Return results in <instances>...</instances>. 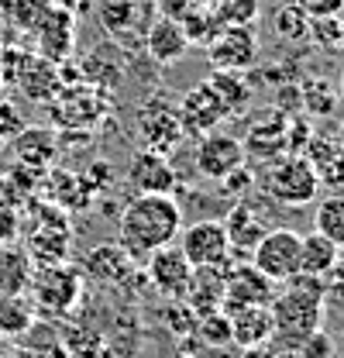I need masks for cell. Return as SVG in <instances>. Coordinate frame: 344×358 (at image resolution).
Returning <instances> with one entry per match:
<instances>
[{
    "instance_id": "6da1fadb",
    "label": "cell",
    "mask_w": 344,
    "mask_h": 358,
    "mask_svg": "<svg viewBox=\"0 0 344 358\" xmlns=\"http://www.w3.org/2000/svg\"><path fill=\"white\" fill-rule=\"evenodd\" d=\"M182 231V207L172 193H134L117 221V245L131 259H148Z\"/></svg>"
},
{
    "instance_id": "7a4b0ae2",
    "label": "cell",
    "mask_w": 344,
    "mask_h": 358,
    "mask_svg": "<svg viewBox=\"0 0 344 358\" xmlns=\"http://www.w3.org/2000/svg\"><path fill=\"white\" fill-rule=\"evenodd\" d=\"M324 300H327V282L320 275L296 272L293 279H286L282 293H275L272 303H268L275 334L282 341L296 345L303 338H310L313 331H320V324H324Z\"/></svg>"
},
{
    "instance_id": "3957f363",
    "label": "cell",
    "mask_w": 344,
    "mask_h": 358,
    "mask_svg": "<svg viewBox=\"0 0 344 358\" xmlns=\"http://www.w3.org/2000/svg\"><path fill=\"white\" fill-rule=\"evenodd\" d=\"M261 189H265V196H272L282 207H306L320 196V176L306 155L286 152V155L265 162Z\"/></svg>"
},
{
    "instance_id": "277c9868",
    "label": "cell",
    "mask_w": 344,
    "mask_h": 358,
    "mask_svg": "<svg viewBox=\"0 0 344 358\" xmlns=\"http://www.w3.org/2000/svg\"><path fill=\"white\" fill-rule=\"evenodd\" d=\"M28 289H31L35 310H42L45 317H66L83 296V272L66 262L38 266Z\"/></svg>"
},
{
    "instance_id": "5b68a950",
    "label": "cell",
    "mask_w": 344,
    "mask_h": 358,
    "mask_svg": "<svg viewBox=\"0 0 344 358\" xmlns=\"http://www.w3.org/2000/svg\"><path fill=\"white\" fill-rule=\"evenodd\" d=\"M300 248L303 234L289 231V227H268L265 238L255 245V252L248 255V262L265 272L275 286H282L286 279H293L300 272Z\"/></svg>"
},
{
    "instance_id": "8992f818",
    "label": "cell",
    "mask_w": 344,
    "mask_h": 358,
    "mask_svg": "<svg viewBox=\"0 0 344 358\" xmlns=\"http://www.w3.org/2000/svg\"><path fill=\"white\" fill-rule=\"evenodd\" d=\"M107 110V90L96 83L62 87L52 100V117L62 131H89Z\"/></svg>"
},
{
    "instance_id": "52a82bcc",
    "label": "cell",
    "mask_w": 344,
    "mask_h": 358,
    "mask_svg": "<svg viewBox=\"0 0 344 358\" xmlns=\"http://www.w3.org/2000/svg\"><path fill=\"white\" fill-rule=\"evenodd\" d=\"M138 134L145 138V148L162 152V155H169L172 148L186 138L182 121H179V107L166 93H152L138 107Z\"/></svg>"
},
{
    "instance_id": "ba28073f",
    "label": "cell",
    "mask_w": 344,
    "mask_h": 358,
    "mask_svg": "<svg viewBox=\"0 0 344 358\" xmlns=\"http://www.w3.org/2000/svg\"><path fill=\"white\" fill-rule=\"evenodd\" d=\"M96 17L110 38H117L128 48V45L145 42V31L155 17V3L152 0H100Z\"/></svg>"
},
{
    "instance_id": "9c48e42d",
    "label": "cell",
    "mask_w": 344,
    "mask_h": 358,
    "mask_svg": "<svg viewBox=\"0 0 344 358\" xmlns=\"http://www.w3.org/2000/svg\"><path fill=\"white\" fill-rule=\"evenodd\" d=\"M203 48H207V59L214 62V69L245 73L258 62L255 24H220L217 35Z\"/></svg>"
},
{
    "instance_id": "30bf717a",
    "label": "cell",
    "mask_w": 344,
    "mask_h": 358,
    "mask_svg": "<svg viewBox=\"0 0 344 358\" xmlns=\"http://www.w3.org/2000/svg\"><path fill=\"white\" fill-rule=\"evenodd\" d=\"M193 162H196V173L203 179L220 182L224 176H231L234 169H241L248 159H245L241 138H234V134H227V131H210L196 141Z\"/></svg>"
},
{
    "instance_id": "8fae6325",
    "label": "cell",
    "mask_w": 344,
    "mask_h": 358,
    "mask_svg": "<svg viewBox=\"0 0 344 358\" xmlns=\"http://www.w3.org/2000/svg\"><path fill=\"white\" fill-rule=\"evenodd\" d=\"M179 248L189 259V266H224L231 262V245L220 221H193L179 231Z\"/></svg>"
},
{
    "instance_id": "7c38bea8",
    "label": "cell",
    "mask_w": 344,
    "mask_h": 358,
    "mask_svg": "<svg viewBox=\"0 0 344 358\" xmlns=\"http://www.w3.org/2000/svg\"><path fill=\"white\" fill-rule=\"evenodd\" d=\"M275 296V282L258 272L252 262H231L227 266V289H224V310L234 307H268Z\"/></svg>"
},
{
    "instance_id": "4fadbf2b",
    "label": "cell",
    "mask_w": 344,
    "mask_h": 358,
    "mask_svg": "<svg viewBox=\"0 0 344 358\" xmlns=\"http://www.w3.org/2000/svg\"><path fill=\"white\" fill-rule=\"evenodd\" d=\"M175 107H179L182 131L189 134V138H203V134L217 131V128H220V121H227V114H224L220 100L210 93V87H207L203 80L189 90V93H182Z\"/></svg>"
},
{
    "instance_id": "5bb4252c",
    "label": "cell",
    "mask_w": 344,
    "mask_h": 358,
    "mask_svg": "<svg viewBox=\"0 0 344 358\" xmlns=\"http://www.w3.org/2000/svg\"><path fill=\"white\" fill-rule=\"evenodd\" d=\"M189 275H193V266H189V259L182 255L179 245H166V248L148 255V279L166 300H182L186 296Z\"/></svg>"
},
{
    "instance_id": "9a60e30c",
    "label": "cell",
    "mask_w": 344,
    "mask_h": 358,
    "mask_svg": "<svg viewBox=\"0 0 344 358\" xmlns=\"http://www.w3.org/2000/svg\"><path fill=\"white\" fill-rule=\"evenodd\" d=\"M286 138H289V114L282 110H268L265 117L252 121V128L245 134V159L255 162H272L279 155H286Z\"/></svg>"
},
{
    "instance_id": "2e32d148",
    "label": "cell",
    "mask_w": 344,
    "mask_h": 358,
    "mask_svg": "<svg viewBox=\"0 0 344 358\" xmlns=\"http://www.w3.org/2000/svg\"><path fill=\"white\" fill-rule=\"evenodd\" d=\"M128 182L134 193H172L175 189V169L169 155L141 148L134 152L128 162Z\"/></svg>"
},
{
    "instance_id": "e0dca14e",
    "label": "cell",
    "mask_w": 344,
    "mask_h": 358,
    "mask_svg": "<svg viewBox=\"0 0 344 358\" xmlns=\"http://www.w3.org/2000/svg\"><path fill=\"white\" fill-rule=\"evenodd\" d=\"M14 87L35 103H52L66 83H62V73L55 69V62H48L45 55H24V62L14 76Z\"/></svg>"
},
{
    "instance_id": "ac0fdd59",
    "label": "cell",
    "mask_w": 344,
    "mask_h": 358,
    "mask_svg": "<svg viewBox=\"0 0 344 358\" xmlns=\"http://www.w3.org/2000/svg\"><path fill=\"white\" fill-rule=\"evenodd\" d=\"M145 52L152 55V62L159 66H172V62H182L186 52H189V38L182 31L179 21H169V17H152L148 31H145Z\"/></svg>"
},
{
    "instance_id": "d6986e66",
    "label": "cell",
    "mask_w": 344,
    "mask_h": 358,
    "mask_svg": "<svg viewBox=\"0 0 344 358\" xmlns=\"http://www.w3.org/2000/svg\"><path fill=\"white\" fill-rule=\"evenodd\" d=\"M227 266H196L189 275V286H186V307L193 313H210L220 310L224 303V289H227Z\"/></svg>"
},
{
    "instance_id": "ffe728a7",
    "label": "cell",
    "mask_w": 344,
    "mask_h": 358,
    "mask_svg": "<svg viewBox=\"0 0 344 358\" xmlns=\"http://www.w3.org/2000/svg\"><path fill=\"white\" fill-rule=\"evenodd\" d=\"M10 148H14V159L21 166H31L38 173H45L59 159V152H62L59 148V134L52 131V128H38V124L21 128V131L10 138Z\"/></svg>"
},
{
    "instance_id": "44dd1931",
    "label": "cell",
    "mask_w": 344,
    "mask_h": 358,
    "mask_svg": "<svg viewBox=\"0 0 344 358\" xmlns=\"http://www.w3.org/2000/svg\"><path fill=\"white\" fill-rule=\"evenodd\" d=\"M220 224H224V234H227L231 255H245V252L252 255V252H255V245L265 238V231H268L265 217L258 214L252 203H234Z\"/></svg>"
},
{
    "instance_id": "7402d4cb",
    "label": "cell",
    "mask_w": 344,
    "mask_h": 358,
    "mask_svg": "<svg viewBox=\"0 0 344 358\" xmlns=\"http://www.w3.org/2000/svg\"><path fill=\"white\" fill-rule=\"evenodd\" d=\"M73 14L62 10V7H48V14L42 17V24L35 28L38 31V45H42V55L48 62H66L73 55V45H76V28H73Z\"/></svg>"
},
{
    "instance_id": "603a6c76",
    "label": "cell",
    "mask_w": 344,
    "mask_h": 358,
    "mask_svg": "<svg viewBox=\"0 0 344 358\" xmlns=\"http://www.w3.org/2000/svg\"><path fill=\"white\" fill-rule=\"evenodd\" d=\"M227 317H231V341L241 345L245 352L261 348L275 334L268 307H234V310H227Z\"/></svg>"
},
{
    "instance_id": "cb8c5ba5",
    "label": "cell",
    "mask_w": 344,
    "mask_h": 358,
    "mask_svg": "<svg viewBox=\"0 0 344 358\" xmlns=\"http://www.w3.org/2000/svg\"><path fill=\"white\" fill-rule=\"evenodd\" d=\"M35 275V262L24 245H0V296H24Z\"/></svg>"
},
{
    "instance_id": "d4e9b609",
    "label": "cell",
    "mask_w": 344,
    "mask_h": 358,
    "mask_svg": "<svg viewBox=\"0 0 344 358\" xmlns=\"http://www.w3.org/2000/svg\"><path fill=\"white\" fill-rule=\"evenodd\" d=\"M203 83H207L210 93L220 100V107H224L227 117H241V114H248V107H252V87H248V80H245L241 73L214 69Z\"/></svg>"
},
{
    "instance_id": "484cf974",
    "label": "cell",
    "mask_w": 344,
    "mask_h": 358,
    "mask_svg": "<svg viewBox=\"0 0 344 358\" xmlns=\"http://www.w3.org/2000/svg\"><path fill=\"white\" fill-rule=\"evenodd\" d=\"M86 275H93L96 282H124L131 275V268H134V259H131L128 252L114 241V245H100V248H93L89 255H86Z\"/></svg>"
},
{
    "instance_id": "4316f807",
    "label": "cell",
    "mask_w": 344,
    "mask_h": 358,
    "mask_svg": "<svg viewBox=\"0 0 344 358\" xmlns=\"http://www.w3.org/2000/svg\"><path fill=\"white\" fill-rule=\"evenodd\" d=\"M341 262V248L334 241H327L324 234H303V248H300V272L306 275H320L327 279L331 268Z\"/></svg>"
},
{
    "instance_id": "83f0119b",
    "label": "cell",
    "mask_w": 344,
    "mask_h": 358,
    "mask_svg": "<svg viewBox=\"0 0 344 358\" xmlns=\"http://www.w3.org/2000/svg\"><path fill=\"white\" fill-rule=\"evenodd\" d=\"M28 255L38 266H55L66 262L69 255V227L66 224H52V227H38L28 241Z\"/></svg>"
},
{
    "instance_id": "f1b7e54d",
    "label": "cell",
    "mask_w": 344,
    "mask_h": 358,
    "mask_svg": "<svg viewBox=\"0 0 344 358\" xmlns=\"http://www.w3.org/2000/svg\"><path fill=\"white\" fill-rule=\"evenodd\" d=\"M313 231L324 234L327 241H334L338 248H344V193H327L317 200Z\"/></svg>"
},
{
    "instance_id": "f546056e",
    "label": "cell",
    "mask_w": 344,
    "mask_h": 358,
    "mask_svg": "<svg viewBox=\"0 0 344 358\" xmlns=\"http://www.w3.org/2000/svg\"><path fill=\"white\" fill-rule=\"evenodd\" d=\"M35 303L24 296H0V338H21L35 324Z\"/></svg>"
},
{
    "instance_id": "4dcf8cb0",
    "label": "cell",
    "mask_w": 344,
    "mask_h": 358,
    "mask_svg": "<svg viewBox=\"0 0 344 358\" xmlns=\"http://www.w3.org/2000/svg\"><path fill=\"white\" fill-rule=\"evenodd\" d=\"M272 28H275V38H282V42H289V45L310 42V17L303 14L293 0H282V3L275 7Z\"/></svg>"
},
{
    "instance_id": "1f68e13d",
    "label": "cell",
    "mask_w": 344,
    "mask_h": 358,
    "mask_svg": "<svg viewBox=\"0 0 344 358\" xmlns=\"http://www.w3.org/2000/svg\"><path fill=\"white\" fill-rule=\"evenodd\" d=\"M59 348L66 358H100L103 338L93 327H59Z\"/></svg>"
},
{
    "instance_id": "d6a6232c",
    "label": "cell",
    "mask_w": 344,
    "mask_h": 358,
    "mask_svg": "<svg viewBox=\"0 0 344 358\" xmlns=\"http://www.w3.org/2000/svg\"><path fill=\"white\" fill-rule=\"evenodd\" d=\"M300 100H303V110L313 114V117H331L334 107H338V90H331L324 80H310L300 87Z\"/></svg>"
},
{
    "instance_id": "836d02e7",
    "label": "cell",
    "mask_w": 344,
    "mask_h": 358,
    "mask_svg": "<svg viewBox=\"0 0 344 358\" xmlns=\"http://www.w3.org/2000/svg\"><path fill=\"white\" fill-rule=\"evenodd\" d=\"M217 28H220V17H217L214 3H203L200 10H193V14L182 21V31H186L189 45H207L217 35Z\"/></svg>"
},
{
    "instance_id": "e575fe53",
    "label": "cell",
    "mask_w": 344,
    "mask_h": 358,
    "mask_svg": "<svg viewBox=\"0 0 344 358\" xmlns=\"http://www.w3.org/2000/svg\"><path fill=\"white\" fill-rule=\"evenodd\" d=\"M220 24H255L261 14V0H210Z\"/></svg>"
},
{
    "instance_id": "d590c367",
    "label": "cell",
    "mask_w": 344,
    "mask_h": 358,
    "mask_svg": "<svg viewBox=\"0 0 344 358\" xmlns=\"http://www.w3.org/2000/svg\"><path fill=\"white\" fill-rule=\"evenodd\" d=\"M341 38H344V17L341 14H331V17H310V42L313 45L331 48V52H341Z\"/></svg>"
},
{
    "instance_id": "8d00e7d4",
    "label": "cell",
    "mask_w": 344,
    "mask_h": 358,
    "mask_svg": "<svg viewBox=\"0 0 344 358\" xmlns=\"http://www.w3.org/2000/svg\"><path fill=\"white\" fill-rule=\"evenodd\" d=\"M196 334L207 345H231V317H227V310L196 313Z\"/></svg>"
},
{
    "instance_id": "74e56055",
    "label": "cell",
    "mask_w": 344,
    "mask_h": 358,
    "mask_svg": "<svg viewBox=\"0 0 344 358\" xmlns=\"http://www.w3.org/2000/svg\"><path fill=\"white\" fill-rule=\"evenodd\" d=\"M155 3V14L159 17H169V21H186L193 10H200L203 3H210V0H152Z\"/></svg>"
},
{
    "instance_id": "f35d334b",
    "label": "cell",
    "mask_w": 344,
    "mask_h": 358,
    "mask_svg": "<svg viewBox=\"0 0 344 358\" xmlns=\"http://www.w3.org/2000/svg\"><path fill=\"white\" fill-rule=\"evenodd\" d=\"M317 176H320V186H327L331 193H344V152L331 155L324 166H317Z\"/></svg>"
},
{
    "instance_id": "ab89813d",
    "label": "cell",
    "mask_w": 344,
    "mask_h": 358,
    "mask_svg": "<svg viewBox=\"0 0 344 358\" xmlns=\"http://www.w3.org/2000/svg\"><path fill=\"white\" fill-rule=\"evenodd\" d=\"M17 234H21V214H17V207H10V203L0 200V245L17 241Z\"/></svg>"
},
{
    "instance_id": "60d3db41",
    "label": "cell",
    "mask_w": 344,
    "mask_h": 358,
    "mask_svg": "<svg viewBox=\"0 0 344 358\" xmlns=\"http://www.w3.org/2000/svg\"><path fill=\"white\" fill-rule=\"evenodd\" d=\"M293 348H296V355L300 358H327L331 355V341H327V334H324V331H313L310 338L296 341Z\"/></svg>"
},
{
    "instance_id": "b9f144b4",
    "label": "cell",
    "mask_w": 344,
    "mask_h": 358,
    "mask_svg": "<svg viewBox=\"0 0 344 358\" xmlns=\"http://www.w3.org/2000/svg\"><path fill=\"white\" fill-rule=\"evenodd\" d=\"M306 17H331V14H344V0H293Z\"/></svg>"
},
{
    "instance_id": "7bdbcfd3",
    "label": "cell",
    "mask_w": 344,
    "mask_h": 358,
    "mask_svg": "<svg viewBox=\"0 0 344 358\" xmlns=\"http://www.w3.org/2000/svg\"><path fill=\"white\" fill-rule=\"evenodd\" d=\"M252 182H255V176L248 173V166H241V169H234L231 176L220 179V186H224V189H227L231 196H241V193H245V189H248Z\"/></svg>"
},
{
    "instance_id": "ee69618b",
    "label": "cell",
    "mask_w": 344,
    "mask_h": 358,
    "mask_svg": "<svg viewBox=\"0 0 344 358\" xmlns=\"http://www.w3.org/2000/svg\"><path fill=\"white\" fill-rule=\"evenodd\" d=\"M21 128H24V121L17 117V110H14L10 103H0V138L7 141V138H14Z\"/></svg>"
},
{
    "instance_id": "f6af8a7d",
    "label": "cell",
    "mask_w": 344,
    "mask_h": 358,
    "mask_svg": "<svg viewBox=\"0 0 344 358\" xmlns=\"http://www.w3.org/2000/svg\"><path fill=\"white\" fill-rule=\"evenodd\" d=\"M14 358H66L59 345H21Z\"/></svg>"
},
{
    "instance_id": "bcb514c9",
    "label": "cell",
    "mask_w": 344,
    "mask_h": 358,
    "mask_svg": "<svg viewBox=\"0 0 344 358\" xmlns=\"http://www.w3.org/2000/svg\"><path fill=\"white\" fill-rule=\"evenodd\" d=\"M327 282V296H334V300H344V259L338 266L331 268V275L324 279Z\"/></svg>"
},
{
    "instance_id": "7dc6e473",
    "label": "cell",
    "mask_w": 344,
    "mask_h": 358,
    "mask_svg": "<svg viewBox=\"0 0 344 358\" xmlns=\"http://www.w3.org/2000/svg\"><path fill=\"white\" fill-rule=\"evenodd\" d=\"M338 96L344 100V69H341V76H338Z\"/></svg>"
},
{
    "instance_id": "c3c4849f",
    "label": "cell",
    "mask_w": 344,
    "mask_h": 358,
    "mask_svg": "<svg viewBox=\"0 0 344 358\" xmlns=\"http://www.w3.org/2000/svg\"><path fill=\"white\" fill-rule=\"evenodd\" d=\"M338 148L344 152V124H341V131H338Z\"/></svg>"
},
{
    "instance_id": "681fc988",
    "label": "cell",
    "mask_w": 344,
    "mask_h": 358,
    "mask_svg": "<svg viewBox=\"0 0 344 358\" xmlns=\"http://www.w3.org/2000/svg\"><path fill=\"white\" fill-rule=\"evenodd\" d=\"M0 358H14V352H7V348H0Z\"/></svg>"
},
{
    "instance_id": "f907efd6",
    "label": "cell",
    "mask_w": 344,
    "mask_h": 358,
    "mask_svg": "<svg viewBox=\"0 0 344 358\" xmlns=\"http://www.w3.org/2000/svg\"><path fill=\"white\" fill-rule=\"evenodd\" d=\"M3 145H7V141H3V138H0V152H3Z\"/></svg>"
},
{
    "instance_id": "816d5d0a",
    "label": "cell",
    "mask_w": 344,
    "mask_h": 358,
    "mask_svg": "<svg viewBox=\"0 0 344 358\" xmlns=\"http://www.w3.org/2000/svg\"><path fill=\"white\" fill-rule=\"evenodd\" d=\"M279 358H300V355H279Z\"/></svg>"
},
{
    "instance_id": "f5cc1de1",
    "label": "cell",
    "mask_w": 344,
    "mask_h": 358,
    "mask_svg": "<svg viewBox=\"0 0 344 358\" xmlns=\"http://www.w3.org/2000/svg\"><path fill=\"white\" fill-rule=\"evenodd\" d=\"M341 52H344V38H341Z\"/></svg>"
},
{
    "instance_id": "db71d44e",
    "label": "cell",
    "mask_w": 344,
    "mask_h": 358,
    "mask_svg": "<svg viewBox=\"0 0 344 358\" xmlns=\"http://www.w3.org/2000/svg\"><path fill=\"white\" fill-rule=\"evenodd\" d=\"M0 87H3V80H0Z\"/></svg>"
},
{
    "instance_id": "11a10c76",
    "label": "cell",
    "mask_w": 344,
    "mask_h": 358,
    "mask_svg": "<svg viewBox=\"0 0 344 358\" xmlns=\"http://www.w3.org/2000/svg\"><path fill=\"white\" fill-rule=\"evenodd\" d=\"M341 358H344V352H341Z\"/></svg>"
},
{
    "instance_id": "9f6ffc18",
    "label": "cell",
    "mask_w": 344,
    "mask_h": 358,
    "mask_svg": "<svg viewBox=\"0 0 344 358\" xmlns=\"http://www.w3.org/2000/svg\"><path fill=\"white\" fill-rule=\"evenodd\" d=\"M0 52H3V48H0Z\"/></svg>"
}]
</instances>
